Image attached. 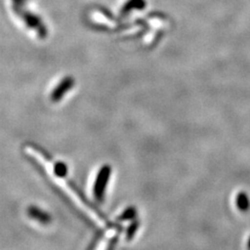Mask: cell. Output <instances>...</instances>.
I'll return each instance as SVG.
<instances>
[{
	"mask_svg": "<svg viewBox=\"0 0 250 250\" xmlns=\"http://www.w3.org/2000/svg\"><path fill=\"white\" fill-rule=\"evenodd\" d=\"M138 215V209L134 206L126 208L125 210L118 216L117 220L119 222H132L136 219Z\"/></svg>",
	"mask_w": 250,
	"mask_h": 250,
	"instance_id": "277c9868",
	"label": "cell"
},
{
	"mask_svg": "<svg viewBox=\"0 0 250 250\" xmlns=\"http://www.w3.org/2000/svg\"><path fill=\"white\" fill-rule=\"evenodd\" d=\"M27 212L31 219L38 222L39 224L46 225V224H50L52 221L51 215L36 206L29 207L27 209Z\"/></svg>",
	"mask_w": 250,
	"mask_h": 250,
	"instance_id": "3957f363",
	"label": "cell"
},
{
	"mask_svg": "<svg viewBox=\"0 0 250 250\" xmlns=\"http://www.w3.org/2000/svg\"><path fill=\"white\" fill-rule=\"evenodd\" d=\"M111 171H112V169H111L110 165H108V164H104L99 169L96 180H95L94 188H93L94 197L98 201L101 202L104 200L107 184H108L109 179L111 176Z\"/></svg>",
	"mask_w": 250,
	"mask_h": 250,
	"instance_id": "6da1fadb",
	"label": "cell"
},
{
	"mask_svg": "<svg viewBox=\"0 0 250 250\" xmlns=\"http://www.w3.org/2000/svg\"><path fill=\"white\" fill-rule=\"evenodd\" d=\"M248 247H249V249H250V237L249 239V243H248Z\"/></svg>",
	"mask_w": 250,
	"mask_h": 250,
	"instance_id": "ba28073f",
	"label": "cell"
},
{
	"mask_svg": "<svg viewBox=\"0 0 250 250\" xmlns=\"http://www.w3.org/2000/svg\"><path fill=\"white\" fill-rule=\"evenodd\" d=\"M235 203H236L237 208L243 212H247L250 209V197L245 192H240L237 194Z\"/></svg>",
	"mask_w": 250,
	"mask_h": 250,
	"instance_id": "5b68a950",
	"label": "cell"
},
{
	"mask_svg": "<svg viewBox=\"0 0 250 250\" xmlns=\"http://www.w3.org/2000/svg\"><path fill=\"white\" fill-rule=\"evenodd\" d=\"M74 84H75V80L72 76L64 77L51 92L50 99L56 103L61 101L65 97V95L73 88Z\"/></svg>",
	"mask_w": 250,
	"mask_h": 250,
	"instance_id": "7a4b0ae2",
	"label": "cell"
},
{
	"mask_svg": "<svg viewBox=\"0 0 250 250\" xmlns=\"http://www.w3.org/2000/svg\"><path fill=\"white\" fill-rule=\"evenodd\" d=\"M54 174L59 178H65L68 174V166L62 161H57L53 164Z\"/></svg>",
	"mask_w": 250,
	"mask_h": 250,
	"instance_id": "8992f818",
	"label": "cell"
},
{
	"mask_svg": "<svg viewBox=\"0 0 250 250\" xmlns=\"http://www.w3.org/2000/svg\"><path fill=\"white\" fill-rule=\"evenodd\" d=\"M139 227H140V222L138 220L135 219L134 221L130 222L129 226L126 229V235H125V238L127 241L132 240L134 238L136 232L139 230Z\"/></svg>",
	"mask_w": 250,
	"mask_h": 250,
	"instance_id": "52a82bcc",
	"label": "cell"
}]
</instances>
